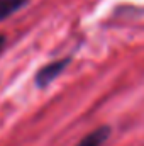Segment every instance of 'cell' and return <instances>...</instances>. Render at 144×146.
Listing matches in <instances>:
<instances>
[{"instance_id":"cell-2","label":"cell","mask_w":144,"mask_h":146,"mask_svg":"<svg viewBox=\"0 0 144 146\" xmlns=\"http://www.w3.org/2000/svg\"><path fill=\"white\" fill-rule=\"evenodd\" d=\"M108 136H110V127L100 126V127L93 129L92 133H88L87 136H83L76 146H104L105 141L108 139Z\"/></svg>"},{"instance_id":"cell-4","label":"cell","mask_w":144,"mask_h":146,"mask_svg":"<svg viewBox=\"0 0 144 146\" xmlns=\"http://www.w3.org/2000/svg\"><path fill=\"white\" fill-rule=\"evenodd\" d=\"M3 46H5V36H3V34H0V51L3 49Z\"/></svg>"},{"instance_id":"cell-3","label":"cell","mask_w":144,"mask_h":146,"mask_svg":"<svg viewBox=\"0 0 144 146\" xmlns=\"http://www.w3.org/2000/svg\"><path fill=\"white\" fill-rule=\"evenodd\" d=\"M27 0H0V21L14 15L20 7H24Z\"/></svg>"},{"instance_id":"cell-1","label":"cell","mask_w":144,"mask_h":146,"mask_svg":"<svg viewBox=\"0 0 144 146\" xmlns=\"http://www.w3.org/2000/svg\"><path fill=\"white\" fill-rule=\"evenodd\" d=\"M70 61H71V58L66 56V58H59V60H54V61L44 65V66L36 73V76H34L36 85L41 87V88H44V87H48L49 83H53L61 73L66 70V66L70 65Z\"/></svg>"}]
</instances>
